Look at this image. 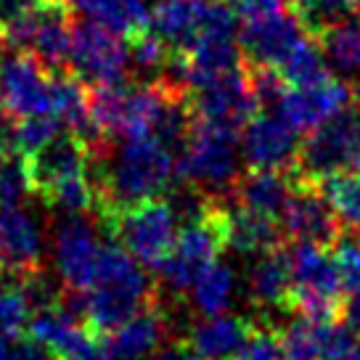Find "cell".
I'll return each instance as SVG.
<instances>
[{
  "mask_svg": "<svg viewBox=\"0 0 360 360\" xmlns=\"http://www.w3.org/2000/svg\"><path fill=\"white\" fill-rule=\"evenodd\" d=\"M32 6H37V0H0V24L24 11H30Z\"/></svg>",
  "mask_w": 360,
  "mask_h": 360,
  "instance_id": "obj_41",
  "label": "cell"
},
{
  "mask_svg": "<svg viewBox=\"0 0 360 360\" xmlns=\"http://www.w3.org/2000/svg\"><path fill=\"white\" fill-rule=\"evenodd\" d=\"M212 0H162L148 16V30L157 32L169 51H191L207 30Z\"/></svg>",
  "mask_w": 360,
  "mask_h": 360,
  "instance_id": "obj_23",
  "label": "cell"
},
{
  "mask_svg": "<svg viewBox=\"0 0 360 360\" xmlns=\"http://www.w3.org/2000/svg\"><path fill=\"white\" fill-rule=\"evenodd\" d=\"M297 183L294 169H249L238 178L231 196L241 207L278 220L292 202Z\"/></svg>",
  "mask_w": 360,
  "mask_h": 360,
  "instance_id": "obj_22",
  "label": "cell"
},
{
  "mask_svg": "<svg viewBox=\"0 0 360 360\" xmlns=\"http://www.w3.org/2000/svg\"><path fill=\"white\" fill-rule=\"evenodd\" d=\"M318 45L323 51L328 64H334L345 75L360 72V16H352L347 22L331 27L318 37Z\"/></svg>",
  "mask_w": 360,
  "mask_h": 360,
  "instance_id": "obj_30",
  "label": "cell"
},
{
  "mask_svg": "<svg viewBox=\"0 0 360 360\" xmlns=\"http://www.w3.org/2000/svg\"><path fill=\"white\" fill-rule=\"evenodd\" d=\"M241 138L238 130L193 120L178 159V178L188 180L212 196L233 193L241 172Z\"/></svg>",
  "mask_w": 360,
  "mask_h": 360,
  "instance_id": "obj_3",
  "label": "cell"
},
{
  "mask_svg": "<svg viewBox=\"0 0 360 360\" xmlns=\"http://www.w3.org/2000/svg\"><path fill=\"white\" fill-rule=\"evenodd\" d=\"M30 334L56 360L93 345V331L67 297H61L51 307L37 310L30 321Z\"/></svg>",
  "mask_w": 360,
  "mask_h": 360,
  "instance_id": "obj_21",
  "label": "cell"
},
{
  "mask_svg": "<svg viewBox=\"0 0 360 360\" xmlns=\"http://www.w3.org/2000/svg\"><path fill=\"white\" fill-rule=\"evenodd\" d=\"M34 193L48 191L61 180L88 175L90 172V146L75 133L58 135L53 143H48L43 151L30 157Z\"/></svg>",
  "mask_w": 360,
  "mask_h": 360,
  "instance_id": "obj_24",
  "label": "cell"
},
{
  "mask_svg": "<svg viewBox=\"0 0 360 360\" xmlns=\"http://www.w3.org/2000/svg\"><path fill=\"white\" fill-rule=\"evenodd\" d=\"M352 101V88L337 77H326L315 85L286 88L278 112L297 133H313L315 127L331 120L334 114L345 112Z\"/></svg>",
  "mask_w": 360,
  "mask_h": 360,
  "instance_id": "obj_16",
  "label": "cell"
},
{
  "mask_svg": "<svg viewBox=\"0 0 360 360\" xmlns=\"http://www.w3.org/2000/svg\"><path fill=\"white\" fill-rule=\"evenodd\" d=\"M233 360H286L283 358L281 337L276 331H257L247 347Z\"/></svg>",
  "mask_w": 360,
  "mask_h": 360,
  "instance_id": "obj_38",
  "label": "cell"
},
{
  "mask_svg": "<svg viewBox=\"0 0 360 360\" xmlns=\"http://www.w3.org/2000/svg\"><path fill=\"white\" fill-rule=\"evenodd\" d=\"M281 347L286 360H347L358 347L355 331L345 321H315L297 315L281 328Z\"/></svg>",
  "mask_w": 360,
  "mask_h": 360,
  "instance_id": "obj_11",
  "label": "cell"
},
{
  "mask_svg": "<svg viewBox=\"0 0 360 360\" xmlns=\"http://www.w3.org/2000/svg\"><path fill=\"white\" fill-rule=\"evenodd\" d=\"M352 101L358 103L355 109H358V112H360V79H358V82H355V88H352Z\"/></svg>",
  "mask_w": 360,
  "mask_h": 360,
  "instance_id": "obj_44",
  "label": "cell"
},
{
  "mask_svg": "<svg viewBox=\"0 0 360 360\" xmlns=\"http://www.w3.org/2000/svg\"><path fill=\"white\" fill-rule=\"evenodd\" d=\"M321 191L326 193L328 204L334 207L339 223L345 231H352L360 236V172H339L321 183Z\"/></svg>",
  "mask_w": 360,
  "mask_h": 360,
  "instance_id": "obj_33",
  "label": "cell"
},
{
  "mask_svg": "<svg viewBox=\"0 0 360 360\" xmlns=\"http://www.w3.org/2000/svg\"><path fill=\"white\" fill-rule=\"evenodd\" d=\"M249 304L259 315L273 313H292V294H294V273L292 257L283 247L270 249L247 268L244 276Z\"/></svg>",
  "mask_w": 360,
  "mask_h": 360,
  "instance_id": "obj_18",
  "label": "cell"
},
{
  "mask_svg": "<svg viewBox=\"0 0 360 360\" xmlns=\"http://www.w3.org/2000/svg\"><path fill=\"white\" fill-rule=\"evenodd\" d=\"M257 331V323L247 315H207L188 326L183 345L204 360H233Z\"/></svg>",
  "mask_w": 360,
  "mask_h": 360,
  "instance_id": "obj_20",
  "label": "cell"
},
{
  "mask_svg": "<svg viewBox=\"0 0 360 360\" xmlns=\"http://www.w3.org/2000/svg\"><path fill=\"white\" fill-rule=\"evenodd\" d=\"M188 106H191L193 120L238 130L252 117H257L259 101L247 72H236V75L220 79L214 85L188 93Z\"/></svg>",
  "mask_w": 360,
  "mask_h": 360,
  "instance_id": "obj_13",
  "label": "cell"
},
{
  "mask_svg": "<svg viewBox=\"0 0 360 360\" xmlns=\"http://www.w3.org/2000/svg\"><path fill=\"white\" fill-rule=\"evenodd\" d=\"M157 283L146 276L143 265L122 244L109 241L98 255L96 278L88 292H82V315L93 337H103L157 302Z\"/></svg>",
  "mask_w": 360,
  "mask_h": 360,
  "instance_id": "obj_2",
  "label": "cell"
},
{
  "mask_svg": "<svg viewBox=\"0 0 360 360\" xmlns=\"http://www.w3.org/2000/svg\"><path fill=\"white\" fill-rule=\"evenodd\" d=\"M0 106L22 120L53 109V72L34 53H13L0 69Z\"/></svg>",
  "mask_w": 360,
  "mask_h": 360,
  "instance_id": "obj_10",
  "label": "cell"
},
{
  "mask_svg": "<svg viewBox=\"0 0 360 360\" xmlns=\"http://www.w3.org/2000/svg\"><path fill=\"white\" fill-rule=\"evenodd\" d=\"M58 360H106L101 352V345H88V347H82L79 352H72V355H67V358H58Z\"/></svg>",
  "mask_w": 360,
  "mask_h": 360,
  "instance_id": "obj_43",
  "label": "cell"
},
{
  "mask_svg": "<svg viewBox=\"0 0 360 360\" xmlns=\"http://www.w3.org/2000/svg\"><path fill=\"white\" fill-rule=\"evenodd\" d=\"M34 193L30 157L0 141V207L24 204Z\"/></svg>",
  "mask_w": 360,
  "mask_h": 360,
  "instance_id": "obj_31",
  "label": "cell"
},
{
  "mask_svg": "<svg viewBox=\"0 0 360 360\" xmlns=\"http://www.w3.org/2000/svg\"><path fill=\"white\" fill-rule=\"evenodd\" d=\"M3 114L6 112H3V106H0V122H3ZM0 141H3V138H0Z\"/></svg>",
  "mask_w": 360,
  "mask_h": 360,
  "instance_id": "obj_46",
  "label": "cell"
},
{
  "mask_svg": "<svg viewBox=\"0 0 360 360\" xmlns=\"http://www.w3.org/2000/svg\"><path fill=\"white\" fill-rule=\"evenodd\" d=\"M169 56H172L169 45L157 32H151V30L135 34L133 40H130V64L143 77H154V79L165 77Z\"/></svg>",
  "mask_w": 360,
  "mask_h": 360,
  "instance_id": "obj_35",
  "label": "cell"
},
{
  "mask_svg": "<svg viewBox=\"0 0 360 360\" xmlns=\"http://www.w3.org/2000/svg\"><path fill=\"white\" fill-rule=\"evenodd\" d=\"M178 162L159 138H130L120 148L90 151V180L96 188V217L130 210L172 188Z\"/></svg>",
  "mask_w": 360,
  "mask_h": 360,
  "instance_id": "obj_1",
  "label": "cell"
},
{
  "mask_svg": "<svg viewBox=\"0 0 360 360\" xmlns=\"http://www.w3.org/2000/svg\"><path fill=\"white\" fill-rule=\"evenodd\" d=\"M352 167H355L360 172V151H358V157H355V165H352Z\"/></svg>",
  "mask_w": 360,
  "mask_h": 360,
  "instance_id": "obj_45",
  "label": "cell"
},
{
  "mask_svg": "<svg viewBox=\"0 0 360 360\" xmlns=\"http://www.w3.org/2000/svg\"><path fill=\"white\" fill-rule=\"evenodd\" d=\"M43 270V228L24 204L0 207V276L27 278Z\"/></svg>",
  "mask_w": 360,
  "mask_h": 360,
  "instance_id": "obj_12",
  "label": "cell"
},
{
  "mask_svg": "<svg viewBox=\"0 0 360 360\" xmlns=\"http://www.w3.org/2000/svg\"><path fill=\"white\" fill-rule=\"evenodd\" d=\"M0 360H56L30 334H3L0 337Z\"/></svg>",
  "mask_w": 360,
  "mask_h": 360,
  "instance_id": "obj_37",
  "label": "cell"
},
{
  "mask_svg": "<svg viewBox=\"0 0 360 360\" xmlns=\"http://www.w3.org/2000/svg\"><path fill=\"white\" fill-rule=\"evenodd\" d=\"M276 69L281 72V77L286 79L289 85H294V88L315 85V82H321V79L331 77L326 67V56H323L318 40L310 37V34L294 45L292 51H289V56L283 58Z\"/></svg>",
  "mask_w": 360,
  "mask_h": 360,
  "instance_id": "obj_29",
  "label": "cell"
},
{
  "mask_svg": "<svg viewBox=\"0 0 360 360\" xmlns=\"http://www.w3.org/2000/svg\"><path fill=\"white\" fill-rule=\"evenodd\" d=\"M175 318L162 302L159 292L157 302L143 307L138 315H133L127 323L117 326L114 331L103 334L101 352L106 360H146L151 358L162 342L169 337Z\"/></svg>",
  "mask_w": 360,
  "mask_h": 360,
  "instance_id": "obj_14",
  "label": "cell"
},
{
  "mask_svg": "<svg viewBox=\"0 0 360 360\" xmlns=\"http://www.w3.org/2000/svg\"><path fill=\"white\" fill-rule=\"evenodd\" d=\"M358 151L360 112L355 106H347L345 112L334 114L331 120H326L307 135V141L300 146V154H297L294 175L300 183L321 186L326 178L352 167Z\"/></svg>",
  "mask_w": 360,
  "mask_h": 360,
  "instance_id": "obj_7",
  "label": "cell"
},
{
  "mask_svg": "<svg viewBox=\"0 0 360 360\" xmlns=\"http://www.w3.org/2000/svg\"><path fill=\"white\" fill-rule=\"evenodd\" d=\"M101 247L93 223L82 214H61V220L53 223V262L67 292H88L96 278Z\"/></svg>",
  "mask_w": 360,
  "mask_h": 360,
  "instance_id": "obj_9",
  "label": "cell"
},
{
  "mask_svg": "<svg viewBox=\"0 0 360 360\" xmlns=\"http://www.w3.org/2000/svg\"><path fill=\"white\" fill-rule=\"evenodd\" d=\"M225 199L228 196H217L214 207L204 217L183 225L169 255L159 265V278L172 294L188 292L193 281L199 278V273L204 268H210L212 262H217L220 252L228 247L223 217Z\"/></svg>",
  "mask_w": 360,
  "mask_h": 360,
  "instance_id": "obj_5",
  "label": "cell"
},
{
  "mask_svg": "<svg viewBox=\"0 0 360 360\" xmlns=\"http://www.w3.org/2000/svg\"><path fill=\"white\" fill-rule=\"evenodd\" d=\"M297 154V130L283 117L259 114L247 122L241 157L249 169H294Z\"/></svg>",
  "mask_w": 360,
  "mask_h": 360,
  "instance_id": "obj_17",
  "label": "cell"
},
{
  "mask_svg": "<svg viewBox=\"0 0 360 360\" xmlns=\"http://www.w3.org/2000/svg\"><path fill=\"white\" fill-rule=\"evenodd\" d=\"M193 304L202 310L204 315H220L225 313L238 292V276L231 265L223 262H212L210 268L199 273V278L191 286Z\"/></svg>",
  "mask_w": 360,
  "mask_h": 360,
  "instance_id": "obj_27",
  "label": "cell"
},
{
  "mask_svg": "<svg viewBox=\"0 0 360 360\" xmlns=\"http://www.w3.org/2000/svg\"><path fill=\"white\" fill-rule=\"evenodd\" d=\"M302 37H307V32L297 22V16L292 11H281L244 24L238 34V48L249 67H278Z\"/></svg>",
  "mask_w": 360,
  "mask_h": 360,
  "instance_id": "obj_19",
  "label": "cell"
},
{
  "mask_svg": "<svg viewBox=\"0 0 360 360\" xmlns=\"http://www.w3.org/2000/svg\"><path fill=\"white\" fill-rule=\"evenodd\" d=\"M342 318H345V323L360 337V292H352V297L342 304Z\"/></svg>",
  "mask_w": 360,
  "mask_h": 360,
  "instance_id": "obj_40",
  "label": "cell"
},
{
  "mask_svg": "<svg viewBox=\"0 0 360 360\" xmlns=\"http://www.w3.org/2000/svg\"><path fill=\"white\" fill-rule=\"evenodd\" d=\"M225 217V241L236 255H265L270 249L283 247V231L273 217L247 210L241 204L231 207V199H225L223 207Z\"/></svg>",
  "mask_w": 360,
  "mask_h": 360,
  "instance_id": "obj_25",
  "label": "cell"
},
{
  "mask_svg": "<svg viewBox=\"0 0 360 360\" xmlns=\"http://www.w3.org/2000/svg\"><path fill=\"white\" fill-rule=\"evenodd\" d=\"M334 259H337L342 283L349 294L360 292V236L352 231H342L339 241L331 247Z\"/></svg>",
  "mask_w": 360,
  "mask_h": 360,
  "instance_id": "obj_36",
  "label": "cell"
},
{
  "mask_svg": "<svg viewBox=\"0 0 360 360\" xmlns=\"http://www.w3.org/2000/svg\"><path fill=\"white\" fill-rule=\"evenodd\" d=\"M34 304L27 294L24 278L16 276H0V337L3 334H19L30 326Z\"/></svg>",
  "mask_w": 360,
  "mask_h": 360,
  "instance_id": "obj_34",
  "label": "cell"
},
{
  "mask_svg": "<svg viewBox=\"0 0 360 360\" xmlns=\"http://www.w3.org/2000/svg\"><path fill=\"white\" fill-rule=\"evenodd\" d=\"M146 360H204V358L196 355L188 345H175V347L162 349V352H157V355H151V358H146Z\"/></svg>",
  "mask_w": 360,
  "mask_h": 360,
  "instance_id": "obj_42",
  "label": "cell"
},
{
  "mask_svg": "<svg viewBox=\"0 0 360 360\" xmlns=\"http://www.w3.org/2000/svg\"><path fill=\"white\" fill-rule=\"evenodd\" d=\"M130 48L120 34L96 22H75L69 72L90 88L122 85L130 72Z\"/></svg>",
  "mask_w": 360,
  "mask_h": 360,
  "instance_id": "obj_8",
  "label": "cell"
},
{
  "mask_svg": "<svg viewBox=\"0 0 360 360\" xmlns=\"http://www.w3.org/2000/svg\"><path fill=\"white\" fill-rule=\"evenodd\" d=\"M225 3L244 22H255V19H265V16L286 11V0H225Z\"/></svg>",
  "mask_w": 360,
  "mask_h": 360,
  "instance_id": "obj_39",
  "label": "cell"
},
{
  "mask_svg": "<svg viewBox=\"0 0 360 360\" xmlns=\"http://www.w3.org/2000/svg\"><path fill=\"white\" fill-rule=\"evenodd\" d=\"M98 223L143 268L151 270H159L178 238V217L172 212L169 202H159V199L103 214L98 217Z\"/></svg>",
  "mask_w": 360,
  "mask_h": 360,
  "instance_id": "obj_4",
  "label": "cell"
},
{
  "mask_svg": "<svg viewBox=\"0 0 360 360\" xmlns=\"http://www.w3.org/2000/svg\"><path fill=\"white\" fill-rule=\"evenodd\" d=\"M61 135V120L53 114H34V117H22L6 130L3 141L11 148L22 151L24 157H34L43 151L48 143H53Z\"/></svg>",
  "mask_w": 360,
  "mask_h": 360,
  "instance_id": "obj_32",
  "label": "cell"
},
{
  "mask_svg": "<svg viewBox=\"0 0 360 360\" xmlns=\"http://www.w3.org/2000/svg\"><path fill=\"white\" fill-rule=\"evenodd\" d=\"M289 257H292L294 273L292 313L315 318V321L342 318L345 283H342L334 255H328L326 247L297 241Z\"/></svg>",
  "mask_w": 360,
  "mask_h": 360,
  "instance_id": "obj_6",
  "label": "cell"
},
{
  "mask_svg": "<svg viewBox=\"0 0 360 360\" xmlns=\"http://www.w3.org/2000/svg\"><path fill=\"white\" fill-rule=\"evenodd\" d=\"M281 220L286 236L302 241V244L331 249L342 236V223H339L334 207L328 204L326 193L321 191V186L297 183L292 202Z\"/></svg>",
  "mask_w": 360,
  "mask_h": 360,
  "instance_id": "obj_15",
  "label": "cell"
},
{
  "mask_svg": "<svg viewBox=\"0 0 360 360\" xmlns=\"http://www.w3.org/2000/svg\"><path fill=\"white\" fill-rule=\"evenodd\" d=\"M69 3L96 24L127 40L148 30V11L143 0H69Z\"/></svg>",
  "mask_w": 360,
  "mask_h": 360,
  "instance_id": "obj_26",
  "label": "cell"
},
{
  "mask_svg": "<svg viewBox=\"0 0 360 360\" xmlns=\"http://www.w3.org/2000/svg\"><path fill=\"white\" fill-rule=\"evenodd\" d=\"M286 6L297 16V22L302 24L304 32L315 40L326 30L347 22L358 13L355 0H286Z\"/></svg>",
  "mask_w": 360,
  "mask_h": 360,
  "instance_id": "obj_28",
  "label": "cell"
}]
</instances>
